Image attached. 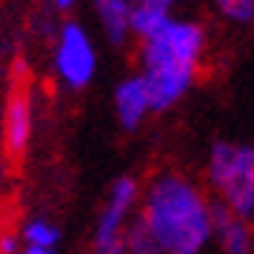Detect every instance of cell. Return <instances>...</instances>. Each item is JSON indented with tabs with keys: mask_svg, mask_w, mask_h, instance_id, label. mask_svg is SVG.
<instances>
[{
	"mask_svg": "<svg viewBox=\"0 0 254 254\" xmlns=\"http://www.w3.org/2000/svg\"><path fill=\"white\" fill-rule=\"evenodd\" d=\"M140 220L163 254H203L211 240V200L183 174L151 180Z\"/></svg>",
	"mask_w": 254,
	"mask_h": 254,
	"instance_id": "6da1fadb",
	"label": "cell"
},
{
	"mask_svg": "<svg viewBox=\"0 0 254 254\" xmlns=\"http://www.w3.org/2000/svg\"><path fill=\"white\" fill-rule=\"evenodd\" d=\"M206 32L194 20L172 17L157 35L143 40V83L149 89L151 112H163L183 97L200 69Z\"/></svg>",
	"mask_w": 254,
	"mask_h": 254,
	"instance_id": "7a4b0ae2",
	"label": "cell"
},
{
	"mask_svg": "<svg viewBox=\"0 0 254 254\" xmlns=\"http://www.w3.org/2000/svg\"><path fill=\"white\" fill-rule=\"evenodd\" d=\"M208 183L234 217L249 223L254 214V149L217 140L208 154Z\"/></svg>",
	"mask_w": 254,
	"mask_h": 254,
	"instance_id": "3957f363",
	"label": "cell"
},
{
	"mask_svg": "<svg viewBox=\"0 0 254 254\" xmlns=\"http://www.w3.org/2000/svg\"><path fill=\"white\" fill-rule=\"evenodd\" d=\"M140 197V186L134 177H117L106 206L97 217L94 226V243H92V254H123V231L128 226V214Z\"/></svg>",
	"mask_w": 254,
	"mask_h": 254,
	"instance_id": "277c9868",
	"label": "cell"
},
{
	"mask_svg": "<svg viewBox=\"0 0 254 254\" xmlns=\"http://www.w3.org/2000/svg\"><path fill=\"white\" fill-rule=\"evenodd\" d=\"M55 71L58 77L71 89L89 86L97 71V52L89 32L74 20L58 29V43H55Z\"/></svg>",
	"mask_w": 254,
	"mask_h": 254,
	"instance_id": "5b68a950",
	"label": "cell"
},
{
	"mask_svg": "<svg viewBox=\"0 0 254 254\" xmlns=\"http://www.w3.org/2000/svg\"><path fill=\"white\" fill-rule=\"evenodd\" d=\"M20 77L12 80L6 109H3V151L9 157H23L32 140V123H35V109H32V89L26 77V66L17 63Z\"/></svg>",
	"mask_w": 254,
	"mask_h": 254,
	"instance_id": "8992f818",
	"label": "cell"
},
{
	"mask_svg": "<svg viewBox=\"0 0 254 254\" xmlns=\"http://www.w3.org/2000/svg\"><path fill=\"white\" fill-rule=\"evenodd\" d=\"M211 237L226 254H252V229L223 203H211Z\"/></svg>",
	"mask_w": 254,
	"mask_h": 254,
	"instance_id": "52a82bcc",
	"label": "cell"
},
{
	"mask_svg": "<svg viewBox=\"0 0 254 254\" xmlns=\"http://www.w3.org/2000/svg\"><path fill=\"white\" fill-rule=\"evenodd\" d=\"M151 112V100H149V89L140 74L126 77V80L117 83L115 89V115L117 120L126 128H137L146 115Z\"/></svg>",
	"mask_w": 254,
	"mask_h": 254,
	"instance_id": "ba28073f",
	"label": "cell"
},
{
	"mask_svg": "<svg viewBox=\"0 0 254 254\" xmlns=\"http://www.w3.org/2000/svg\"><path fill=\"white\" fill-rule=\"evenodd\" d=\"M172 20V3L169 0H140L128 12V32L140 40L157 35L163 26Z\"/></svg>",
	"mask_w": 254,
	"mask_h": 254,
	"instance_id": "9c48e42d",
	"label": "cell"
},
{
	"mask_svg": "<svg viewBox=\"0 0 254 254\" xmlns=\"http://www.w3.org/2000/svg\"><path fill=\"white\" fill-rule=\"evenodd\" d=\"M97 17H100V26L103 32L109 35L112 43H126V37L131 35L128 32V12H131V3L126 0H100L97 6Z\"/></svg>",
	"mask_w": 254,
	"mask_h": 254,
	"instance_id": "30bf717a",
	"label": "cell"
},
{
	"mask_svg": "<svg viewBox=\"0 0 254 254\" xmlns=\"http://www.w3.org/2000/svg\"><path fill=\"white\" fill-rule=\"evenodd\" d=\"M123 254H163L157 240H154L149 234V229L143 226L140 214L131 220L126 226V231H123Z\"/></svg>",
	"mask_w": 254,
	"mask_h": 254,
	"instance_id": "8fae6325",
	"label": "cell"
},
{
	"mask_svg": "<svg viewBox=\"0 0 254 254\" xmlns=\"http://www.w3.org/2000/svg\"><path fill=\"white\" fill-rule=\"evenodd\" d=\"M23 240H26V246L52 249L55 252V246L60 243V229L52 226L49 220H32V223H26V229H23Z\"/></svg>",
	"mask_w": 254,
	"mask_h": 254,
	"instance_id": "7c38bea8",
	"label": "cell"
},
{
	"mask_svg": "<svg viewBox=\"0 0 254 254\" xmlns=\"http://www.w3.org/2000/svg\"><path fill=\"white\" fill-rule=\"evenodd\" d=\"M223 17H229L234 23H252L254 17V3L252 0H223L220 3Z\"/></svg>",
	"mask_w": 254,
	"mask_h": 254,
	"instance_id": "4fadbf2b",
	"label": "cell"
},
{
	"mask_svg": "<svg viewBox=\"0 0 254 254\" xmlns=\"http://www.w3.org/2000/svg\"><path fill=\"white\" fill-rule=\"evenodd\" d=\"M14 252H17V237L3 234V237H0V254H14Z\"/></svg>",
	"mask_w": 254,
	"mask_h": 254,
	"instance_id": "5bb4252c",
	"label": "cell"
},
{
	"mask_svg": "<svg viewBox=\"0 0 254 254\" xmlns=\"http://www.w3.org/2000/svg\"><path fill=\"white\" fill-rule=\"evenodd\" d=\"M20 254H55V252H52V249H35V246H26Z\"/></svg>",
	"mask_w": 254,
	"mask_h": 254,
	"instance_id": "9a60e30c",
	"label": "cell"
},
{
	"mask_svg": "<svg viewBox=\"0 0 254 254\" xmlns=\"http://www.w3.org/2000/svg\"><path fill=\"white\" fill-rule=\"evenodd\" d=\"M3 183H6V166H3V160H0V189H3Z\"/></svg>",
	"mask_w": 254,
	"mask_h": 254,
	"instance_id": "2e32d148",
	"label": "cell"
}]
</instances>
